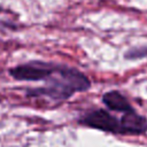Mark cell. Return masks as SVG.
<instances>
[{"mask_svg": "<svg viewBox=\"0 0 147 147\" xmlns=\"http://www.w3.org/2000/svg\"><path fill=\"white\" fill-rule=\"evenodd\" d=\"M78 123L85 125L87 127L96 129L103 132H109L114 134H122L121 130V121L111 115L106 109H94L86 114H84L79 119Z\"/></svg>", "mask_w": 147, "mask_h": 147, "instance_id": "3957f363", "label": "cell"}, {"mask_svg": "<svg viewBox=\"0 0 147 147\" xmlns=\"http://www.w3.org/2000/svg\"><path fill=\"white\" fill-rule=\"evenodd\" d=\"M124 59L127 61H137L141 59H147V46H134L130 47L124 52Z\"/></svg>", "mask_w": 147, "mask_h": 147, "instance_id": "8992f818", "label": "cell"}, {"mask_svg": "<svg viewBox=\"0 0 147 147\" xmlns=\"http://www.w3.org/2000/svg\"><path fill=\"white\" fill-rule=\"evenodd\" d=\"M102 102L109 110H113V111L124 114V113L134 110L131 103L129 102V100L126 99V96L116 90L106 92L102 95Z\"/></svg>", "mask_w": 147, "mask_h": 147, "instance_id": "5b68a950", "label": "cell"}, {"mask_svg": "<svg viewBox=\"0 0 147 147\" xmlns=\"http://www.w3.org/2000/svg\"><path fill=\"white\" fill-rule=\"evenodd\" d=\"M57 64L48 61L32 60L10 68L9 76L20 82H45L56 70Z\"/></svg>", "mask_w": 147, "mask_h": 147, "instance_id": "7a4b0ae2", "label": "cell"}, {"mask_svg": "<svg viewBox=\"0 0 147 147\" xmlns=\"http://www.w3.org/2000/svg\"><path fill=\"white\" fill-rule=\"evenodd\" d=\"M91 88L90 78L80 70L57 64L56 70L45 80L44 86L29 87L25 95L30 98H49L55 101H64L74 96L76 93L85 92Z\"/></svg>", "mask_w": 147, "mask_h": 147, "instance_id": "6da1fadb", "label": "cell"}, {"mask_svg": "<svg viewBox=\"0 0 147 147\" xmlns=\"http://www.w3.org/2000/svg\"><path fill=\"white\" fill-rule=\"evenodd\" d=\"M122 134H144L147 132V118L136 110L124 113L121 117Z\"/></svg>", "mask_w": 147, "mask_h": 147, "instance_id": "277c9868", "label": "cell"}]
</instances>
